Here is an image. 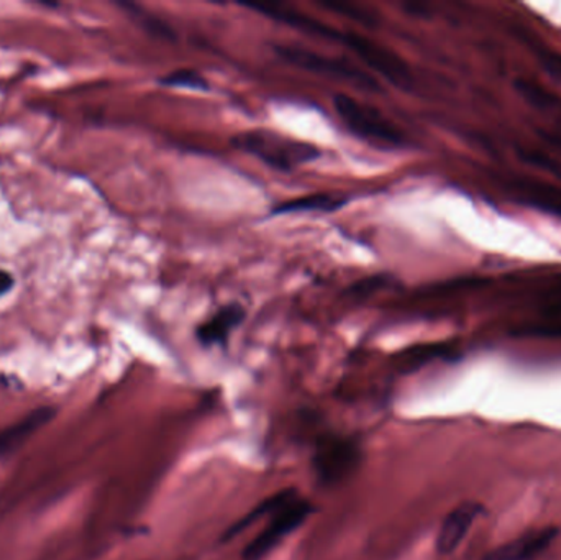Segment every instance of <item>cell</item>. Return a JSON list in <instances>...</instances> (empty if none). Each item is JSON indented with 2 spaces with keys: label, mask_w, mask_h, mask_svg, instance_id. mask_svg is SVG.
<instances>
[{
  "label": "cell",
  "mask_w": 561,
  "mask_h": 560,
  "mask_svg": "<svg viewBox=\"0 0 561 560\" xmlns=\"http://www.w3.org/2000/svg\"><path fill=\"white\" fill-rule=\"evenodd\" d=\"M233 148L253 155L266 167L290 173L300 164L310 163L320 157V150L307 141L294 140L272 130H249L230 140Z\"/></svg>",
  "instance_id": "cell-1"
},
{
  "label": "cell",
  "mask_w": 561,
  "mask_h": 560,
  "mask_svg": "<svg viewBox=\"0 0 561 560\" xmlns=\"http://www.w3.org/2000/svg\"><path fill=\"white\" fill-rule=\"evenodd\" d=\"M333 107L343 125L356 137L385 147H402L405 144L401 128L396 127L378 108L346 94L333 95Z\"/></svg>",
  "instance_id": "cell-2"
},
{
  "label": "cell",
  "mask_w": 561,
  "mask_h": 560,
  "mask_svg": "<svg viewBox=\"0 0 561 560\" xmlns=\"http://www.w3.org/2000/svg\"><path fill=\"white\" fill-rule=\"evenodd\" d=\"M276 56L296 68L306 69V71L316 72V75L330 76V78L342 79V81L352 82L356 88L366 89V91L381 92V85L376 79H373L368 72L355 68L352 62L345 59L330 58V56L319 55L310 49L300 48V46L275 45Z\"/></svg>",
  "instance_id": "cell-3"
},
{
  "label": "cell",
  "mask_w": 561,
  "mask_h": 560,
  "mask_svg": "<svg viewBox=\"0 0 561 560\" xmlns=\"http://www.w3.org/2000/svg\"><path fill=\"white\" fill-rule=\"evenodd\" d=\"M312 513V505L299 495L280 506L275 515L270 516L268 526L247 546L243 559L260 560L273 551L290 533L296 532Z\"/></svg>",
  "instance_id": "cell-4"
},
{
  "label": "cell",
  "mask_w": 561,
  "mask_h": 560,
  "mask_svg": "<svg viewBox=\"0 0 561 560\" xmlns=\"http://www.w3.org/2000/svg\"><path fill=\"white\" fill-rule=\"evenodd\" d=\"M362 453L352 441L342 437L322 439L313 456V469L320 482L336 485L345 482L358 470Z\"/></svg>",
  "instance_id": "cell-5"
},
{
  "label": "cell",
  "mask_w": 561,
  "mask_h": 560,
  "mask_svg": "<svg viewBox=\"0 0 561 560\" xmlns=\"http://www.w3.org/2000/svg\"><path fill=\"white\" fill-rule=\"evenodd\" d=\"M339 43L355 52L369 68L385 76L389 82L405 88L411 81L408 66L391 49L355 32H340Z\"/></svg>",
  "instance_id": "cell-6"
},
{
  "label": "cell",
  "mask_w": 561,
  "mask_h": 560,
  "mask_svg": "<svg viewBox=\"0 0 561 560\" xmlns=\"http://www.w3.org/2000/svg\"><path fill=\"white\" fill-rule=\"evenodd\" d=\"M483 512V505L474 502L461 503L457 508L451 510L438 529L437 551L442 556L454 555L467 539L468 533Z\"/></svg>",
  "instance_id": "cell-7"
},
{
  "label": "cell",
  "mask_w": 561,
  "mask_h": 560,
  "mask_svg": "<svg viewBox=\"0 0 561 560\" xmlns=\"http://www.w3.org/2000/svg\"><path fill=\"white\" fill-rule=\"evenodd\" d=\"M557 535L559 532L556 528H542L526 533V535L488 552L483 560H536L553 545Z\"/></svg>",
  "instance_id": "cell-8"
},
{
  "label": "cell",
  "mask_w": 561,
  "mask_h": 560,
  "mask_svg": "<svg viewBox=\"0 0 561 560\" xmlns=\"http://www.w3.org/2000/svg\"><path fill=\"white\" fill-rule=\"evenodd\" d=\"M243 319H245V309L242 305L233 302V305L224 306L213 318L197 325V341L206 347L224 345L229 341L230 334L242 324Z\"/></svg>",
  "instance_id": "cell-9"
},
{
  "label": "cell",
  "mask_w": 561,
  "mask_h": 560,
  "mask_svg": "<svg viewBox=\"0 0 561 560\" xmlns=\"http://www.w3.org/2000/svg\"><path fill=\"white\" fill-rule=\"evenodd\" d=\"M55 416L53 408H38L26 414L23 420L16 421L12 426H7L0 431V457L19 449L26 439L33 436L39 427L45 426L51 418Z\"/></svg>",
  "instance_id": "cell-10"
},
{
  "label": "cell",
  "mask_w": 561,
  "mask_h": 560,
  "mask_svg": "<svg viewBox=\"0 0 561 560\" xmlns=\"http://www.w3.org/2000/svg\"><path fill=\"white\" fill-rule=\"evenodd\" d=\"M348 201L343 197L333 196V194H310V196L297 197V199L286 201L278 206L273 207V216H286V214L299 213H336L346 206Z\"/></svg>",
  "instance_id": "cell-11"
},
{
  "label": "cell",
  "mask_w": 561,
  "mask_h": 560,
  "mask_svg": "<svg viewBox=\"0 0 561 560\" xmlns=\"http://www.w3.org/2000/svg\"><path fill=\"white\" fill-rule=\"evenodd\" d=\"M161 85L167 88H190L194 91H209L210 85L207 79L197 69L180 68L168 72L163 78L158 79Z\"/></svg>",
  "instance_id": "cell-12"
},
{
  "label": "cell",
  "mask_w": 561,
  "mask_h": 560,
  "mask_svg": "<svg viewBox=\"0 0 561 560\" xmlns=\"http://www.w3.org/2000/svg\"><path fill=\"white\" fill-rule=\"evenodd\" d=\"M121 5L124 7V9H127L128 12H130L138 22H140V25L151 33V35L160 36V38L164 39L176 38V33H174V30L171 28L167 22L158 19V16L150 15V13L145 12L141 7L135 5V3H121Z\"/></svg>",
  "instance_id": "cell-13"
},
{
  "label": "cell",
  "mask_w": 561,
  "mask_h": 560,
  "mask_svg": "<svg viewBox=\"0 0 561 560\" xmlns=\"http://www.w3.org/2000/svg\"><path fill=\"white\" fill-rule=\"evenodd\" d=\"M322 5L329 10H335V12H340L342 15H348L350 19L356 20V22L375 23L373 13L366 12V10L359 9V7L339 2H322Z\"/></svg>",
  "instance_id": "cell-14"
},
{
  "label": "cell",
  "mask_w": 561,
  "mask_h": 560,
  "mask_svg": "<svg viewBox=\"0 0 561 560\" xmlns=\"http://www.w3.org/2000/svg\"><path fill=\"white\" fill-rule=\"evenodd\" d=\"M15 285V279L5 270H0V296L7 295Z\"/></svg>",
  "instance_id": "cell-15"
}]
</instances>
